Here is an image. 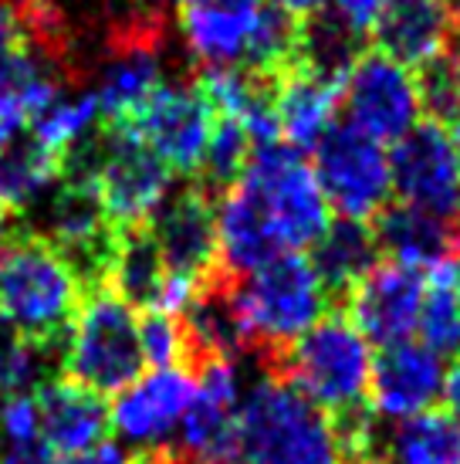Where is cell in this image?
I'll list each match as a JSON object with an SVG mask.
<instances>
[{"label":"cell","instance_id":"1","mask_svg":"<svg viewBox=\"0 0 460 464\" xmlns=\"http://www.w3.org/2000/svg\"><path fill=\"white\" fill-rule=\"evenodd\" d=\"M85 285L62 251L38 231H17L0 245V312L48 353L64 349Z\"/></svg>","mask_w":460,"mask_h":464},{"label":"cell","instance_id":"2","mask_svg":"<svg viewBox=\"0 0 460 464\" xmlns=\"http://www.w3.org/2000/svg\"><path fill=\"white\" fill-rule=\"evenodd\" d=\"M237 464H345L332 417L264 373L241 403Z\"/></svg>","mask_w":460,"mask_h":464},{"label":"cell","instance_id":"3","mask_svg":"<svg viewBox=\"0 0 460 464\" xmlns=\"http://www.w3.org/2000/svg\"><path fill=\"white\" fill-rule=\"evenodd\" d=\"M329 417L362 411L369 400L372 353L345 312H329L302 339L264 362Z\"/></svg>","mask_w":460,"mask_h":464},{"label":"cell","instance_id":"4","mask_svg":"<svg viewBox=\"0 0 460 464\" xmlns=\"http://www.w3.org/2000/svg\"><path fill=\"white\" fill-rule=\"evenodd\" d=\"M142 366L146 356L139 346L136 312L109 285L89 288L64 339L62 380L89 390L95 397H109L136 383Z\"/></svg>","mask_w":460,"mask_h":464},{"label":"cell","instance_id":"5","mask_svg":"<svg viewBox=\"0 0 460 464\" xmlns=\"http://www.w3.org/2000/svg\"><path fill=\"white\" fill-rule=\"evenodd\" d=\"M237 302L254 353L268 362L325 315L329 292L302 251H284L237 278Z\"/></svg>","mask_w":460,"mask_h":464},{"label":"cell","instance_id":"6","mask_svg":"<svg viewBox=\"0 0 460 464\" xmlns=\"http://www.w3.org/2000/svg\"><path fill=\"white\" fill-rule=\"evenodd\" d=\"M241 187H247L268 214L284 251L311 247L332 224V207L311 169V160L284 140L254 146Z\"/></svg>","mask_w":460,"mask_h":464},{"label":"cell","instance_id":"7","mask_svg":"<svg viewBox=\"0 0 460 464\" xmlns=\"http://www.w3.org/2000/svg\"><path fill=\"white\" fill-rule=\"evenodd\" d=\"M173 173L167 163L126 126H102V146L95 163V194L115 231L149 224L169 197Z\"/></svg>","mask_w":460,"mask_h":464},{"label":"cell","instance_id":"8","mask_svg":"<svg viewBox=\"0 0 460 464\" xmlns=\"http://www.w3.org/2000/svg\"><path fill=\"white\" fill-rule=\"evenodd\" d=\"M315 177L339 218L369 224L393 194L389 153L352 122L335 119L332 130L315 142Z\"/></svg>","mask_w":460,"mask_h":464},{"label":"cell","instance_id":"9","mask_svg":"<svg viewBox=\"0 0 460 464\" xmlns=\"http://www.w3.org/2000/svg\"><path fill=\"white\" fill-rule=\"evenodd\" d=\"M342 99L345 122H352L379 146L399 142L423 116L417 75L376 48H366L356 58V65L349 68Z\"/></svg>","mask_w":460,"mask_h":464},{"label":"cell","instance_id":"10","mask_svg":"<svg viewBox=\"0 0 460 464\" xmlns=\"http://www.w3.org/2000/svg\"><path fill=\"white\" fill-rule=\"evenodd\" d=\"M389 177L399 204L460 227V167L450 132L440 122L423 119L403 140L393 142Z\"/></svg>","mask_w":460,"mask_h":464},{"label":"cell","instance_id":"11","mask_svg":"<svg viewBox=\"0 0 460 464\" xmlns=\"http://www.w3.org/2000/svg\"><path fill=\"white\" fill-rule=\"evenodd\" d=\"M241 444V390L234 362H206L196 370V390L169 454L183 464H237Z\"/></svg>","mask_w":460,"mask_h":464},{"label":"cell","instance_id":"12","mask_svg":"<svg viewBox=\"0 0 460 464\" xmlns=\"http://www.w3.org/2000/svg\"><path fill=\"white\" fill-rule=\"evenodd\" d=\"M132 130L153 150L169 173L196 177L204 160L206 140L214 130V112L200 95L196 82H163L159 89L142 102V109L129 119Z\"/></svg>","mask_w":460,"mask_h":464},{"label":"cell","instance_id":"13","mask_svg":"<svg viewBox=\"0 0 460 464\" xmlns=\"http://www.w3.org/2000/svg\"><path fill=\"white\" fill-rule=\"evenodd\" d=\"M146 227L159 247L169 278H183L200 288L220 271L217 200L204 187L190 183L169 194Z\"/></svg>","mask_w":460,"mask_h":464},{"label":"cell","instance_id":"14","mask_svg":"<svg viewBox=\"0 0 460 464\" xmlns=\"http://www.w3.org/2000/svg\"><path fill=\"white\" fill-rule=\"evenodd\" d=\"M423 271L399 265V261H379L362 282L342 298V312L356 325L366 343L376 346H399L409 343L420 319Z\"/></svg>","mask_w":460,"mask_h":464},{"label":"cell","instance_id":"15","mask_svg":"<svg viewBox=\"0 0 460 464\" xmlns=\"http://www.w3.org/2000/svg\"><path fill=\"white\" fill-rule=\"evenodd\" d=\"M177 319L183 333V370H190L193 376L206 362H234L244 353H254L251 329L237 302V278L224 271L193 292Z\"/></svg>","mask_w":460,"mask_h":464},{"label":"cell","instance_id":"16","mask_svg":"<svg viewBox=\"0 0 460 464\" xmlns=\"http://www.w3.org/2000/svg\"><path fill=\"white\" fill-rule=\"evenodd\" d=\"M193 390H196V376L183 366H167L149 376H139L115 397L109 427H115V434L122 440L142 448V454L167 451L177 438L183 413L190 407Z\"/></svg>","mask_w":460,"mask_h":464},{"label":"cell","instance_id":"17","mask_svg":"<svg viewBox=\"0 0 460 464\" xmlns=\"http://www.w3.org/2000/svg\"><path fill=\"white\" fill-rule=\"evenodd\" d=\"M376 52L403 68H423L457 48L460 0H383L369 27Z\"/></svg>","mask_w":460,"mask_h":464},{"label":"cell","instance_id":"18","mask_svg":"<svg viewBox=\"0 0 460 464\" xmlns=\"http://www.w3.org/2000/svg\"><path fill=\"white\" fill-rule=\"evenodd\" d=\"M444 360L420 343L386 346L379 360H372L369 403L379 417L407 420L413 413L434 411L444 393Z\"/></svg>","mask_w":460,"mask_h":464},{"label":"cell","instance_id":"19","mask_svg":"<svg viewBox=\"0 0 460 464\" xmlns=\"http://www.w3.org/2000/svg\"><path fill=\"white\" fill-rule=\"evenodd\" d=\"M34 400H38L41 438L52 448L54 458L58 454L75 458L105 440L109 407L102 403V397H95L68 380H44L34 390Z\"/></svg>","mask_w":460,"mask_h":464},{"label":"cell","instance_id":"20","mask_svg":"<svg viewBox=\"0 0 460 464\" xmlns=\"http://www.w3.org/2000/svg\"><path fill=\"white\" fill-rule=\"evenodd\" d=\"M217 241H220V271L230 278H244L284 255V245L271 227L268 214L261 210L247 187H230L217 200Z\"/></svg>","mask_w":460,"mask_h":464},{"label":"cell","instance_id":"21","mask_svg":"<svg viewBox=\"0 0 460 464\" xmlns=\"http://www.w3.org/2000/svg\"><path fill=\"white\" fill-rule=\"evenodd\" d=\"M379 255H389V261L409 265L417 271H434L436 265L450 261L457 247L460 227L440 218H430L409 204H386L369 220Z\"/></svg>","mask_w":460,"mask_h":464},{"label":"cell","instance_id":"22","mask_svg":"<svg viewBox=\"0 0 460 464\" xmlns=\"http://www.w3.org/2000/svg\"><path fill=\"white\" fill-rule=\"evenodd\" d=\"M339 99H342V89L332 82H321L302 68L282 72L274 89L282 140L294 150H315V142L332 130Z\"/></svg>","mask_w":460,"mask_h":464},{"label":"cell","instance_id":"23","mask_svg":"<svg viewBox=\"0 0 460 464\" xmlns=\"http://www.w3.org/2000/svg\"><path fill=\"white\" fill-rule=\"evenodd\" d=\"M308 261L325 285L329 298H345L379 265V245H376L372 224L332 218L325 234L311 245V258Z\"/></svg>","mask_w":460,"mask_h":464},{"label":"cell","instance_id":"24","mask_svg":"<svg viewBox=\"0 0 460 464\" xmlns=\"http://www.w3.org/2000/svg\"><path fill=\"white\" fill-rule=\"evenodd\" d=\"M102 285H109L129 309H159L163 288H167V265L159 258V247L146 224L115 234Z\"/></svg>","mask_w":460,"mask_h":464},{"label":"cell","instance_id":"25","mask_svg":"<svg viewBox=\"0 0 460 464\" xmlns=\"http://www.w3.org/2000/svg\"><path fill=\"white\" fill-rule=\"evenodd\" d=\"M362 34L352 27H345L332 11H315L298 21V44H294V62L292 68H302L308 75L332 82L342 89L349 68L356 65L362 48Z\"/></svg>","mask_w":460,"mask_h":464},{"label":"cell","instance_id":"26","mask_svg":"<svg viewBox=\"0 0 460 464\" xmlns=\"http://www.w3.org/2000/svg\"><path fill=\"white\" fill-rule=\"evenodd\" d=\"M62 183V156L41 146L34 136H17L0 156V204L11 214L41 207Z\"/></svg>","mask_w":460,"mask_h":464},{"label":"cell","instance_id":"27","mask_svg":"<svg viewBox=\"0 0 460 464\" xmlns=\"http://www.w3.org/2000/svg\"><path fill=\"white\" fill-rule=\"evenodd\" d=\"M383 464H460V420L447 411H423L383 434Z\"/></svg>","mask_w":460,"mask_h":464},{"label":"cell","instance_id":"28","mask_svg":"<svg viewBox=\"0 0 460 464\" xmlns=\"http://www.w3.org/2000/svg\"><path fill=\"white\" fill-rule=\"evenodd\" d=\"M251 153H254V142H251L241 122L227 116H214V130H210L204 160H200L193 183L204 187L214 200H220L230 187L241 183L244 169L251 163Z\"/></svg>","mask_w":460,"mask_h":464},{"label":"cell","instance_id":"29","mask_svg":"<svg viewBox=\"0 0 460 464\" xmlns=\"http://www.w3.org/2000/svg\"><path fill=\"white\" fill-rule=\"evenodd\" d=\"M417 333H420V339H423L420 346L436 353L440 360L460 353V295H457V288H454L450 261L436 265V268L430 271V278H426Z\"/></svg>","mask_w":460,"mask_h":464},{"label":"cell","instance_id":"30","mask_svg":"<svg viewBox=\"0 0 460 464\" xmlns=\"http://www.w3.org/2000/svg\"><path fill=\"white\" fill-rule=\"evenodd\" d=\"M31 136L48 146L52 153L64 156L78 140H85L99 126V105L91 92H62L54 102H48L38 116L27 122Z\"/></svg>","mask_w":460,"mask_h":464},{"label":"cell","instance_id":"31","mask_svg":"<svg viewBox=\"0 0 460 464\" xmlns=\"http://www.w3.org/2000/svg\"><path fill=\"white\" fill-rule=\"evenodd\" d=\"M54 353L27 339L17 325L0 312V397L31 393L44 383V366Z\"/></svg>","mask_w":460,"mask_h":464},{"label":"cell","instance_id":"32","mask_svg":"<svg viewBox=\"0 0 460 464\" xmlns=\"http://www.w3.org/2000/svg\"><path fill=\"white\" fill-rule=\"evenodd\" d=\"M417 92H420V109L434 122H454L460 112V52L436 54L434 62L417 72Z\"/></svg>","mask_w":460,"mask_h":464},{"label":"cell","instance_id":"33","mask_svg":"<svg viewBox=\"0 0 460 464\" xmlns=\"http://www.w3.org/2000/svg\"><path fill=\"white\" fill-rule=\"evenodd\" d=\"M139 346L146 362H153L156 370L167 366H183V333H179V319L169 312H146L139 323Z\"/></svg>","mask_w":460,"mask_h":464},{"label":"cell","instance_id":"34","mask_svg":"<svg viewBox=\"0 0 460 464\" xmlns=\"http://www.w3.org/2000/svg\"><path fill=\"white\" fill-rule=\"evenodd\" d=\"M379 4H383V0H332L329 11H332L345 27H352L356 34L369 38V27H372V21H376V14H379Z\"/></svg>","mask_w":460,"mask_h":464},{"label":"cell","instance_id":"35","mask_svg":"<svg viewBox=\"0 0 460 464\" xmlns=\"http://www.w3.org/2000/svg\"><path fill=\"white\" fill-rule=\"evenodd\" d=\"M62 464H132V458H129L119 444H112V440H102V444H95L91 451L75 454V458H64Z\"/></svg>","mask_w":460,"mask_h":464},{"label":"cell","instance_id":"36","mask_svg":"<svg viewBox=\"0 0 460 464\" xmlns=\"http://www.w3.org/2000/svg\"><path fill=\"white\" fill-rule=\"evenodd\" d=\"M27 126V116L21 112V105H0V156L7 153V146H11L17 136H21V130Z\"/></svg>","mask_w":460,"mask_h":464},{"label":"cell","instance_id":"37","mask_svg":"<svg viewBox=\"0 0 460 464\" xmlns=\"http://www.w3.org/2000/svg\"><path fill=\"white\" fill-rule=\"evenodd\" d=\"M444 397H447V407H450L447 413L460 420V362L447 373V380H444Z\"/></svg>","mask_w":460,"mask_h":464},{"label":"cell","instance_id":"38","mask_svg":"<svg viewBox=\"0 0 460 464\" xmlns=\"http://www.w3.org/2000/svg\"><path fill=\"white\" fill-rule=\"evenodd\" d=\"M274 7H282V11H288L292 17H308V14H315L321 7V0H271Z\"/></svg>","mask_w":460,"mask_h":464},{"label":"cell","instance_id":"39","mask_svg":"<svg viewBox=\"0 0 460 464\" xmlns=\"http://www.w3.org/2000/svg\"><path fill=\"white\" fill-rule=\"evenodd\" d=\"M11 210H7V207L0 204V245H4V241H7V237H11Z\"/></svg>","mask_w":460,"mask_h":464},{"label":"cell","instance_id":"40","mask_svg":"<svg viewBox=\"0 0 460 464\" xmlns=\"http://www.w3.org/2000/svg\"><path fill=\"white\" fill-rule=\"evenodd\" d=\"M450 275H454V288H457V295H460V237H457V247H454V255H450Z\"/></svg>","mask_w":460,"mask_h":464},{"label":"cell","instance_id":"41","mask_svg":"<svg viewBox=\"0 0 460 464\" xmlns=\"http://www.w3.org/2000/svg\"><path fill=\"white\" fill-rule=\"evenodd\" d=\"M450 126H454V132H450V142H454V153H457V167H460V112H457V119H454Z\"/></svg>","mask_w":460,"mask_h":464},{"label":"cell","instance_id":"42","mask_svg":"<svg viewBox=\"0 0 460 464\" xmlns=\"http://www.w3.org/2000/svg\"><path fill=\"white\" fill-rule=\"evenodd\" d=\"M132 464H153V461H149L146 454H139V458H132Z\"/></svg>","mask_w":460,"mask_h":464}]
</instances>
